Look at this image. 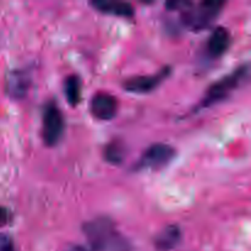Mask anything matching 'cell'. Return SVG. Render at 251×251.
<instances>
[{
  "label": "cell",
  "instance_id": "obj_13",
  "mask_svg": "<svg viewBox=\"0 0 251 251\" xmlns=\"http://www.w3.org/2000/svg\"><path fill=\"white\" fill-rule=\"evenodd\" d=\"M104 159L113 166H120L125 158V146L120 140H113L103 151Z\"/></svg>",
  "mask_w": 251,
  "mask_h": 251
},
{
  "label": "cell",
  "instance_id": "obj_3",
  "mask_svg": "<svg viewBox=\"0 0 251 251\" xmlns=\"http://www.w3.org/2000/svg\"><path fill=\"white\" fill-rule=\"evenodd\" d=\"M248 77H249V64H243L238 66L233 73L221 77L207 88L203 97L196 104L193 112L196 113L202 109H207L226 100L244 85Z\"/></svg>",
  "mask_w": 251,
  "mask_h": 251
},
{
  "label": "cell",
  "instance_id": "obj_15",
  "mask_svg": "<svg viewBox=\"0 0 251 251\" xmlns=\"http://www.w3.org/2000/svg\"><path fill=\"white\" fill-rule=\"evenodd\" d=\"M11 220H12L11 212H10L6 207H1V206H0V227L10 223L11 222Z\"/></svg>",
  "mask_w": 251,
  "mask_h": 251
},
{
  "label": "cell",
  "instance_id": "obj_14",
  "mask_svg": "<svg viewBox=\"0 0 251 251\" xmlns=\"http://www.w3.org/2000/svg\"><path fill=\"white\" fill-rule=\"evenodd\" d=\"M0 251H16L14 242L6 234H0Z\"/></svg>",
  "mask_w": 251,
  "mask_h": 251
},
{
  "label": "cell",
  "instance_id": "obj_9",
  "mask_svg": "<svg viewBox=\"0 0 251 251\" xmlns=\"http://www.w3.org/2000/svg\"><path fill=\"white\" fill-rule=\"evenodd\" d=\"M93 9L105 15H112L117 17L131 19L135 15V9L130 2L118 1V0H95L91 1Z\"/></svg>",
  "mask_w": 251,
  "mask_h": 251
},
{
  "label": "cell",
  "instance_id": "obj_7",
  "mask_svg": "<svg viewBox=\"0 0 251 251\" xmlns=\"http://www.w3.org/2000/svg\"><path fill=\"white\" fill-rule=\"evenodd\" d=\"M32 78L28 70L15 69L10 71L5 80V91L12 100H24L31 87Z\"/></svg>",
  "mask_w": 251,
  "mask_h": 251
},
{
  "label": "cell",
  "instance_id": "obj_6",
  "mask_svg": "<svg viewBox=\"0 0 251 251\" xmlns=\"http://www.w3.org/2000/svg\"><path fill=\"white\" fill-rule=\"evenodd\" d=\"M172 74V69L169 66L162 68L158 73L153 75H145V76H135L130 77L123 82V88L126 92L135 93V95H146V93L152 92L156 90L161 83L169 77Z\"/></svg>",
  "mask_w": 251,
  "mask_h": 251
},
{
  "label": "cell",
  "instance_id": "obj_10",
  "mask_svg": "<svg viewBox=\"0 0 251 251\" xmlns=\"http://www.w3.org/2000/svg\"><path fill=\"white\" fill-rule=\"evenodd\" d=\"M230 43H232V36L229 31L225 27H217L213 29L207 39L206 49H207L208 55L213 59L220 58L228 50Z\"/></svg>",
  "mask_w": 251,
  "mask_h": 251
},
{
  "label": "cell",
  "instance_id": "obj_8",
  "mask_svg": "<svg viewBox=\"0 0 251 251\" xmlns=\"http://www.w3.org/2000/svg\"><path fill=\"white\" fill-rule=\"evenodd\" d=\"M90 112L98 120H112L118 112V100L107 92H97L90 102Z\"/></svg>",
  "mask_w": 251,
  "mask_h": 251
},
{
  "label": "cell",
  "instance_id": "obj_11",
  "mask_svg": "<svg viewBox=\"0 0 251 251\" xmlns=\"http://www.w3.org/2000/svg\"><path fill=\"white\" fill-rule=\"evenodd\" d=\"M181 242V229L176 225L167 226L164 229L154 238V245L157 249L168 251L178 247Z\"/></svg>",
  "mask_w": 251,
  "mask_h": 251
},
{
  "label": "cell",
  "instance_id": "obj_1",
  "mask_svg": "<svg viewBox=\"0 0 251 251\" xmlns=\"http://www.w3.org/2000/svg\"><path fill=\"white\" fill-rule=\"evenodd\" d=\"M82 230L93 251H130L131 249L109 217L102 216L93 218L83 225Z\"/></svg>",
  "mask_w": 251,
  "mask_h": 251
},
{
  "label": "cell",
  "instance_id": "obj_16",
  "mask_svg": "<svg viewBox=\"0 0 251 251\" xmlns=\"http://www.w3.org/2000/svg\"><path fill=\"white\" fill-rule=\"evenodd\" d=\"M64 251H87L83 247H80V245H71V247H68Z\"/></svg>",
  "mask_w": 251,
  "mask_h": 251
},
{
  "label": "cell",
  "instance_id": "obj_4",
  "mask_svg": "<svg viewBox=\"0 0 251 251\" xmlns=\"http://www.w3.org/2000/svg\"><path fill=\"white\" fill-rule=\"evenodd\" d=\"M65 131V120L63 112L54 100H49L43 108L42 115V137L47 146L59 144Z\"/></svg>",
  "mask_w": 251,
  "mask_h": 251
},
{
  "label": "cell",
  "instance_id": "obj_2",
  "mask_svg": "<svg viewBox=\"0 0 251 251\" xmlns=\"http://www.w3.org/2000/svg\"><path fill=\"white\" fill-rule=\"evenodd\" d=\"M166 6L169 10L180 11L181 22L191 31H202L210 27L222 12L225 2L218 0H206L195 4L193 1H169Z\"/></svg>",
  "mask_w": 251,
  "mask_h": 251
},
{
  "label": "cell",
  "instance_id": "obj_5",
  "mask_svg": "<svg viewBox=\"0 0 251 251\" xmlns=\"http://www.w3.org/2000/svg\"><path fill=\"white\" fill-rule=\"evenodd\" d=\"M176 154V149L169 145L153 144L140 156L136 163L132 166V171H158L168 166Z\"/></svg>",
  "mask_w": 251,
  "mask_h": 251
},
{
  "label": "cell",
  "instance_id": "obj_12",
  "mask_svg": "<svg viewBox=\"0 0 251 251\" xmlns=\"http://www.w3.org/2000/svg\"><path fill=\"white\" fill-rule=\"evenodd\" d=\"M81 80L77 75H69L64 81V95L71 107H76L81 102L82 90H81Z\"/></svg>",
  "mask_w": 251,
  "mask_h": 251
}]
</instances>
